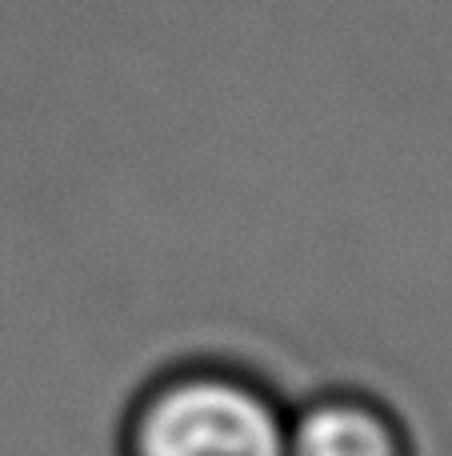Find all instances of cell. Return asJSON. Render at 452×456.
<instances>
[{"label":"cell","mask_w":452,"mask_h":456,"mask_svg":"<svg viewBox=\"0 0 452 456\" xmlns=\"http://www.w3.org/2000/svg\"><path fill=\"white\" fill-rule=\"evenodd\" d=\"M288 409L232 369H184L144 393L125 456H285Z\"/></svg>","instance_id":"obj_1"},{"label":"cell","mask_w":452,"mask_h":456,"mask_svg":"<svg viewBox=\"0 0 452 456\" xmlns=\"http://www.w3.org/2000/svg\"><path fill=\"white\" fill-rule=\"evenodd\" d=\"M285 456H416L397 412L360 393H320L288 409Z\"/></svg>","instance_id":"obj_2"}]
</instances>
